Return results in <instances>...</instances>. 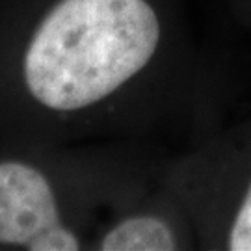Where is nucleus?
Returning <instances> with one entry per match:
<instances>
[{"label": "nucleus", "mask_w": 251, "mask_h": 251, "mask_svg": "<svg viewBox=\"0 0 251 251\" xmlns=\"http://www.w3.org/2000/svg\"><path fill=\"white\" fill-rule=\"evenodd\" d=\"M177 56L166 0H0V147L128 140Z\"/></svg>", "instance_id": "f257e3e1"}, {"label": "nucleus", "mask_w": 251, "mask_h": 251, "mask_svg": "<svg viewBox=\"0 0 251 251\" xmlns=\"http://www.w3.org/2000/svg\"><path fill=\"white\" fill-rule=\"evenodd\" d=\"M126 140L0 147V250L80 251L144 192Z\"/></svg>", "instance_id": "f03ea898"}, {"label": "nucleus", "mask_w": 251, "mask_h": 251, "mask_svg": "<svg viewBox=\"0 0 251 251\" xmlns=\"http://www.w3.org/2000/svg\"><path fill=\"white\" fill-rule=\"evenodd\" d=\"M168 198L138 194L102 220L88 251H175L184 248L186 229Z\"/></svg>", "instance_id": "7ed1b4c3"}, {"label": "nucleus", "mask_w": 251, "mask_h": 251, "mask_svg": "<svg viewBox=\"0 0 251 251\" xmlns=\"http://www.w3.org/2000/svg\"><path fill=\"white\" fill-rule=\"evenodd\" d=\"M225 250L251 251V180L222 231Z\"/></svg>", "instance_id": "20e7f679"}]
</instances>
